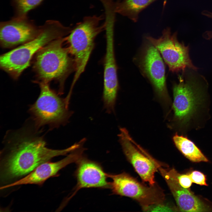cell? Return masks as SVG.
Masks as SVG:
<instances>
[{"label": "cell", "instance_id": "8fae6325", "mask_svg": "<svg viewBox=\"0 0 212 212\" xmlns=\"http://www.w3.org/2000/svg\"><path fill=\"white\" fill-rule=\"evenodd\" d=\"M146 40L140 60V68L151 82L158 96L164 100H169L163 60L156 48Z\"/></svg>", "mask_w": 212, "mask_h": 212}, {"label": "cell", "instance_id": "5bb4252c", "mask_svg": "<svg viewBox=\"0 0 212 212\" xmlns=\"http://www.w3.org/2000/svg\"><path fill=\"white\" fill-rule=\"evenodd\" d=\"M77 163L75 175L77 183L75 192L83 188H111V183L107 180V174L98 163L83 156Z\"/></svg>", "mask_w": 212, "mask_h": 212}, {"label": "cell", "instance_id": "7c38bea8", "mask_svg": "<svg viewBox=\"0 0 212 212\" xmlns=\"http://www.w3.org/2000/svg\"><path fill=\"white\" fill-rule=\"evenodd\" d=\"M41 29V26H37L28 17H13L9 21L0 23L1 45L4 48H10L22 44L36 37Z\"/></svg>", "mask_w": 212, "mask_h": 212}, {"label": "cell", "instance_id": "ffe728a7", "mask_svg": "<svg viewBox=\"0 0 212 212\" xmlns=\"http://www.w3.org/2000/svg\"><path fill=\"white\" fill-rule=\"evenodd\" d=\"M206 16L209 18L212 19V12L207 11L206 13ZM204 37L205 39L209 40L212 39V31H207L204 33Z\"/></svg>", "mask_w": 212, "mask_h": 212}, {"label": "cell", "instance_id": "277c9868", "mask_svg": "<svg viewBox=\"0 0 212 212\" xmlns=\"http://www.w3.org/2000/svg\"><path fill=\"white\" fill-rule=\"evenodd\" d=\"M65 37L54 40L41 49L35 55L33 67L40 81L59 82V93H63L66 79L75 71L73 57L64 47Z\"/></svg>", "mask_w": 212, "mask_h": 212}, {"label": "cell", "instance_id": "4fadbf2b", "mask_svg": "<svg viewBox=\"0 0 212 212\" xmlns=\"http://www.w3.org/2000/svg\"><path fill=\"white\" fill-rule=\"evenodd\" d=\"M81 144L66 157L57 162H46L40 165L24 178L1 188L3 189L16 186L27 184H38L56 175L61 169L72 163L76 162L83 156L85 148Z\"/></svg>", "mask_w": 212, "mask_h": 212}, {"label": "cell", "instance_id": "6da1fadb", "mask_svg": "<svg viewBox=\"0 0 212 212\" xmlns=\"http://www.w3.org/2000/svg\"><path fill=\"white\" fill-rule=\"evenodd\" d=\"M196 71L187 69L173 87L172 127L182 135L204 127L210 118L208 84Z\"/></svg>", "mask_w": 212, "mask_h": 212}, {"label": "cell", "instance_id": "9c48e42d", "mask_svg": "<svg viewBox=\"0 0 212 212\" xmlns=\"http://www.w3.org/2000/svg\"><path fill=\"white\" fill-rule=\"evenodd\" d=\"M115 21H105L106 50L104 59L102 100L104 108L111 113L114 111L118 83L114 49V29Z\"/></svg>", "mask_w": 212, "mask_h": 212}, {"label": "cell", "instance_id": "ba28073f", "mask_svg": "<svg viewBox=\"0 0 212 212\" xmlns=\"http://www.w3.org/2000/svg\"><path fill=\"white\" fill-rule=\"evenodd\" d=\"M177 34H172L170 28L167 27L158 38L150 36L145 38L158 51L172 72H183L188 68L197 71L198 68L193 64L189 56V46L178 41Z\"/></svg>", "mask_w": 212, "mask_h": 212}, {"label": "cell", "instance_id": "e0dca14e", "mask_svg": "<svg viewBox=\"0 0 212 212\" xmlns=\"http://www.w3.org/2000/svg\"><path fill=\"white\" fill-rule=\"evenodd\" d=\"M157 0H117L114 2V10L134 22H137L140 13Z\"/></svg>", "mask_w": 212, "mask_h": 212}, {"label": "cell", "instance_id": "3957f363", "mask_svg": "<svg viewBox=\"0 0 212 212\" xmlns=\"http://www.w3.org/2000/svg\"><path fill=\"white\" fill-rule=\"evenodd\" d=\"M72 29L58 21L47 20L41 26L39 34L34 39L1 56V68L14 79L17 78L41 49L51 41L68 35Z\"/></svg>", "mask_w": 212, "mask_h": 212}, {"label": "cell", "instance_id": "9a60e30c", "mask_svg": "<svg viewBox=\"0 0 212 212\" xmlns=\"http://www.w3.org/2000/svg\"><path fill=\"white\" fill-rule=\"evenodd\" d=\"M166 182L179 210L182 212H205L208 208L205 204L188 188L182 187L175 179L164 170L161 165L158 167Z\"/></svg>", "mask_w": 212, "mask_h": 212}, {"label": "cell", "instance_id": "ac0fdd59", "mask_svg": "<svg viewBox=\"0 0 212 212\" xmlns=\"http://www.w3.org/2000/svg\"><path fill=\"white\" fill-rule=\"evenodd\" d=\"M44 0H11L15 14L13 17L19 19L27 18L31 10L38 6Z\"/></svg>", "mask_w": 212, "mask_h": 212}, {"label": "cell", "instance_id": "30bf717a", "mask_svg": "<svg viewBox=\"0 0 212 212\" xmlns=\"http://www.w3.org/2000/svg\"><path fill=\"white\" fill-rule=\"evenodd\" d=\"M120 130L119 141L128 160L144 181L150 186L155 185V174L158 162L134 142L125 128Z\"/></svg>", "mask_w": 212, "mask_h": 212}, {"label": "cell", "instance_id": "7a4b0ae2", "mask_svg": "<svg viewBox=\"0 0 212 212\" xmlns=\"http://www.w3.org/2000/svg\"><path fill=\"white\" fill-rule=\"evenodd\" d=\"M28 130L13 133L9 138V152L3 161L2 177L11 179L30 173L52 158L64 155L78 148V142L62 150L47 148L43 137Z\"/></svg>", "mask_w": 212, "mask_h": 212}, {"label": "cell", "instance_id": "5b68a950", "mask_svg": "<svg viewBox=\"0 0 212 212\" xmlns=\"http://www.w3.org/2000/svg\"><path fill=\"white\" fill-rule=\"evenodd\" d=\"M103 19L102 15L85 16L65 37L67 47L75 64V73L71 89L85 71L94 48L96 37L105 29V22L100 24Z\"/></svg>", "mask_w": 212, "mask_h": 212}, {"label": "cell", "instance_id": "d6986e66", "mask_svg": "<svg viewBox=\"0 0 212 212\" xmlns=\"http://www.w3.org/2000/svg\"><path fill=\"white\" fill-rule=\"evenodd\" d=\"M192 182L201 186H208L206 175L198 171L194 170L189 174Z\"/></svg>", "mask_w": 212, "mask_h": 212}, {"label": "cell", "instance_id": "2e32d148", "mask_svg": "<svg viewBox=\"0 0 212 212\" xmlns=\"http://www.w3.org/2000/svg\"><path fill=\"white\" fill-rule=\"evenodd\" d=\"M172 139L176 148L190 161L193 162L208 161L200 149L187 135H179L176 132Z\"/></svg>", "mask_w": 212, "mask_h": 212}, {"label": "cell", "instance_id": "52a82bcc", "mask_svg": "<svg viewBox=\"0 0 212 212\" xmlns=\"http://www.w3.org/2000/svg\"><path fill=\"white\" fill-rule=\"evenodd\" d=\"M107 175L112 180L111 188L113 194L134 199L144 210L149 211L153 206L165 204V194L156 184L146 186L125 172Z\"/></svg>", "mask_w": 212, "mask_h": 212}, {"label": "cell", "instance_id": "8992f818", "mask_svg": "<svg viewBox=\"0 0 212 212\" xmlns=\"http://www.w3.org/2000/svg\"><path fill=\"white\" fill-rule=\"evenodd\" d=\"M37 82L40 94L29 109L36 127L47 125L52 128L66 125L73 112L69 110L65 99L59 97L51 89L48 83Z\"/></svg>", "mask_w": 212, "mask_h": 212}]
</instances>
